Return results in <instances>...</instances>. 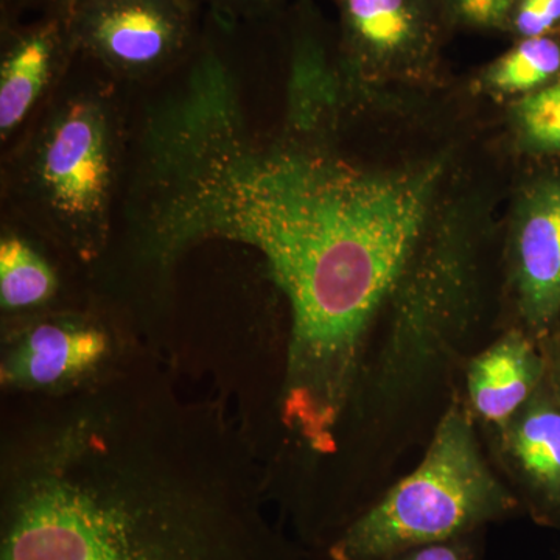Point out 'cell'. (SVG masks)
Instances as JSON below:
<instances>
[{
  "mask_svg": "<svg viewBox=\"0 0 560 560\" xmlns=\"http://www.w3.org/2000/svg\"><path fill=\"white\" fill-rule=\"evenodd\" d=\"M194 81L153 142L151 248L168 259L226 238L264 257L290 312L280 418L307 451L335 455L372 331L452 151L375 167L287 135L261 145L215 61Z\"/></svg>",
  "mask_w": 560,
  "mask_h": 560,
  "instance_id": "1",
  "label": "cell"
},
{
  "mask_svg": "<svg viewBox=\"0 0 560 560\" xmlns=\"http://www.w3.org/2000/svg\"><path fill=\"white\" fill-rule=\"evenodd\" d=\"M231 440L151 405L92 400L14 438L0 560H308L261 511Z\"/></svg>",
  "mask_w": 560,
  "mask_h": 560,
  "instance_id": "2",
  "label": "cell"
},
{
  "mask_svg": "<svg viewBox=\"0 0 560 560\" xmlns=\"http://www.w3.org/2000/svg\"><path fill=\"white\" fill-rule=\"evenodd\" d=\"M455 173V172H453ZM448 176L377 320L340 433L366 464L371 504L412 445L429 444L463 388L467 361L490 340L488 249L492 221L480 190Z\"/></svg>",
  "mask_w": 560,
  "mask_h": 560,
  "instance_id": "3",
  "label": "cell"
},
{
  "mask_svg": "<svg viewBox=\"0 0 560 560\" xmlns=\"http://www.w3.org/2000/svg\"><path fill=\"white\" fill-rule=\"evenodd\" d=\"M517 515L521 503L493 466L459 390L415 469L357 515L319 560H390Z\"/></svg>",
  "mask_w": 560,
  "mask_h": 560,
  "instance_id": "4",
  "label": "cell"
},
{
  "mask_svg": "<svg viewBox=\"0 0 560 560\" xmlns=\"http://www.w3.org/2000/svg\"><path fill=\"white\" fill-rule=\"evenodd\" d=\"M338 60L357 103L394 106L440 80L451 27L442 0H335Z\"/></svg>",
  "mask_w": 560,
  "mask_h": 560,
  "instance_id": "5",
  "label": "cell"
},
{
  "mask_svg": "<svg viewBox=\"0 0 560 560\" xmlns=\"http://www.w3.org/2000/svg\"><path fill=\"white\" fill-rule=\"evenodd\" d=\"M113 121L105 103L80 95L62 103L33 150L32 191L81 256L101 248L113 189Z\"/></svg>",
  "mask_w": 560,
  "mask_h": 560,
  "instance_id": "6",
  "label": "cell"
},
{
  "mask_svg": "<svg viewBox=\"0 0 560 560\" xmlns=\"http://www.w3.org/2000/svg\"><path fill=\"white\" fill-rule=\"evenodd\" d=\"M501 319L544 341L560 330V160L528 162L501 250Z\"/></svg>",
  "mask_w": 560,
  "mask_h": 560,
  "instance_id": "7",
  "label": "cell"
},
{
  "mask_svg": "<svg viewBox=\"0 0 560 560\" xmlns=\"http://www.w3.org/2000/svg\"><path fill=\"white\" fill-rule=\"evenodd\" d=\"M62 21L73 43L130 75L178 57L190 33L187 0H98Z\"/></svg>",
  "mask_w": 560,
  "mask_h": 560,
  "instance_id": "8",
  "label": "cell"
},
{
  "mask_svg": "<svg viewBox=\"0 0 560 560\" xmlns=\"http://www.w3.org/2000/svg\"><path fill=\"white\" fill-rule=\"evenodd\" d=\"M486 448L523 514L560 529V405L547 381Z\"/></svg>",
  "mask_w": 560,
  "mask_h": 560,
  "instance_id": "9",
  "label": "cell"
},
{
  "mask_svg": "<svg viewBox=\"0 0 560 560\" xmlns=\"http://www.w3.org/2000/svg\"><path fill=\"white\" fill-rule=\"evenodd\" d=\"M547 378L544 342L521 327H504L469 361L463 375L464 404L485 444L525 407Z\"/></svg>",
  "mask_w": 560,
  "mask_h": 560,
  "instance_id": "10",
  "label": "cell"
},
{
  "mask_svg": "<svg viewBox=\"0 0 560 560\" xmlns=\"http://www.w3.org/2000/svg\"><path fill=\"white\" fill-rule=\"evenodd\" d=\"M110 355L109 335L88 320L55 316L21 331L2 360V385L57 390L97 374Z\"/></svg>",
  "mask_w": 560,
  "mask_h": 560,
  "instance_id": "11",
  "label": "cell"
},
{
  "mask_svg": "<svg viewBox=\"0 0 560 560\" xmlns=\"http://www.w3.org/2000/svg\"><path fill=\"white\" fill-rule=\"evenodd\" d=\"M355 103L340 60H330L329 51L316 33L301 32L293 50L287 136L329 143L330 132L342 113Z\"/></svg>",
  "mask_w": 560,
  "mask_h": 560,
  "instance_id": "12",
  "label": "cell"
},
{
  "mask_svg": "<svg viewBox=\"0 0 560 560\" xmlns=\"http://www.w3.org/2000/svg\"><path fill=\"white\" fill-rule=\"evenodd\" d=\"M66 36H69L68 25L57 21L21 33L10 44L0 69V130L3 136L22 124L50 83Z\"/></svg>",
  "mask_w": 560,
  "mask_h": 560,
  "instance_id": "13",
  "label": "cell"
},
{
  "mask_svg": "<svg viewBox=\"0 0 560 560\" xmlns=\"http://www.w3.org/2000/svg\"><path fill=\"white\" fill-rule=\"evenodd\" d=\"M560 80V38L512 40L510 49L471 79L475 95L508 106Z\"/></svg>",
  "mask_w": 560,
  "mask_h": 560,
  "instance_id": "14",
  "label": "cell"
},
{
  "mask_svg": "<svg viewBox=\"0 0 560 560\" xmlns=\"http://www.w3.org/2000/svg\"><path fill=\"white\" fill-rule=\"evenodd\" d=\"M512 149L528 162L560 160V80L506 106Z\"/></svg>",
  "mask_w": 560,
  "mask_h": 560,
  "instance_id": "15",
  "label": "cell"
},
{
  "mask_svg": "<svg viewBox=\"0 0 560 560\" xmlns=\"http://www.w3.org/2000/svg\"><path fill=\"white\" fill-rule=\"evenodd\" d=\"M57 290L50 265L20 237L0 243V301L5 311H28L49 301Z\"/></svg>",
  "mask_w": 560,
  "mask_h": 560,
  "instance_id": "16",
  "label": "cell"
},
{
  "mask_svg": "<svg viewBox=\"0 0 560 560\" xmlns=\"http://www.w3.org/2000/svg\"><path fill=\"white\" fill-rule=\"evenodd\" d=\"M515 0H442L451 31L504 33Z\"/></svg>",
  "mask_w": 560,
  "mask_h": 560,
  "instance_id": "17",
  "label": "cell"
},
{
  "mask_svg": "<svg viewBox=\"0 0 560 560\" xmlns=\"http://www.w3.org/2000/svg\"><path fill=\"white\" fill-rule=\"evenodd\" d=\"M504 33L512 40L560 38V0H515Z\"/></svg>",
  "mask_w": 560,
  "mask_h": 560,
  "instance_id": "18",
  "label": "cell"
},
{
  "mask_svg": "<svg viewBox=\"0 0 560 560\" xmlns=\"http://www.w3.org/2000/svg\"><path fill=\"white\" fill-rule=\"evenodd\" d=\"M485 530L463 534L433 544L422 545L396 556L390 560H482L485 556Z\"/></svg>",
  "mask_w": 560,
  "mask_h": 560,
  "instance_id": "19",
  "label": "cell"
},
{
  "mask_svg": "<svg viewBox=\"0 0 560 560\" xmlns=\"http://www.w3.org/2000/svg\"><path fill=\"white\" fill-rule=\"evenodd\" d=\"M544 342L545 357H547V385L552 397L560 405V334L551 335Z\"/></svg>",
  "mask_w": 560,
  "mask_h": 560,
  "instance_id": "20",
  "label": "cell"
},
{
  "mask_svg": "<svg viewBox=\"0 0 560 560\" xmlns=\"http://www.w3.org/2000/svg\"><path fill=\"white\" fill-rule=\"evenodd\" d=\"M212 2L226 13L246 14L270 9L275 0H212Z\"/></svg>",
  "mask_w": 560,
  "mask_h": 560,
  "instance_id": "21",
  "label": "cell"
},
{
  "mask_svg": "<svg viewBox=\"0 0 560 560\" xmlns=\"http://www.w3.org/2000/svg\"><path fill=\"white\" fill-rule=\"evenodd\" d=\"M57 3L58 9L62 18H69L70 14L75 13L77 10L83 9V7L91 5V3L98 2V0H54Z\"/></svg>",
  "mask_w": 560,
  "mask_h": 560,
  "instance_id": "22",
  "label": "cell"
},
{
  "mask_svg": "<svg viewBox=\"0 0 560 560\" xmlns=\"http://www.w3.org/2000/svg\"><path fill=\"white\" fill-rule=\"evenodd\" d=\"M559 334H560V330H559Z\"/></svg>",
  "mask_w": 560,
  "mask_h": 560,
  "instance_id": "23",
  "label": "cell"
},
{
  "mask_svg": "<svg viewBox=\"0 0 560 560\" xmlns=\"http://www.w3.org/2000/svg\"><path fill=\"white\" fill-rule=\"evenodd\" d=\"M559 560H560V558H559Z\"/></svg>",
  "mask_w": 560,
  "mask_h": 560,
  "instance_id": "24",
  "label": "cell"
}]
</instances>
